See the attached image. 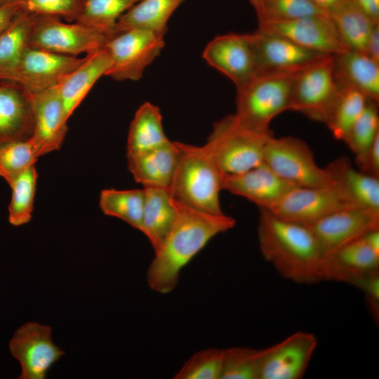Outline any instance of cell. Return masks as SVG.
Returning <instances> with one entry per match:
<instances>
[{
  "instance_id": "cell-1",
  "label": "cell",
  "mask_w": 379,
  "mask_h": 379,
  "mask_svg": "<svg viewBox=\"0 0 379 379\" xmlns=\"http://www.w3.org/2000/svg\"><path fill=\"white\" fill-rule=\"evenodd\" d=\"M174 202L177 208L175 221L154 251L147 272L149 288L161 294L175 288L181 270L209 241L236 224L234 218L225 213H205Z\"/></svg>"
},
{
  "instance_id": "cell-2",
  "label": "cell",
  "mask_w": 379,
  "mask_h": 379,
  "mask_svg": "<svg viewBox=\"0 0 379 379\" xmlns=\"http://www.w3.org/2000/svg\"><path fill=\"white\" fill-rule=\"evenodd\" d=\"M259 209L258 237L263 258L281 276L295 283L323 281L324 259L310 227Z\"/></svg>"
},
{
  "instance_id": "cell-3",
  "label": "cell",
  "mask_w": 379,
  "mask_h": 379,
  "mask_svg": "<svg viewBox=\"0 0 379 379\" xmlns=\"http://www.w3.org/2000/svg\"><path fill=\"white\" fill-rule=\"evenodd\" d=\"M176 143L179 155L168 190L173 199L200 211L224 213L220 203L224 173L203 146Z\"/></svg>"
},
{
  "instance_id": "cell-4",
  "label": "cell",
  "mask_w": 379,
  "mask_h": 379,
  "mask_svg": "<svg viewBox=\"0 0 379 379\" xmlns=\"http://www.w3.org/2000/svg\"><path fill=\"white\" fill-rule=\"evenodd\" d=\"M298 72L256 75L237 88L234 114L237 120L252 130L270 132V125L273 119L288 110Z\"/></svg>"
},
{
  "instance_id": "cell-5",
  "label": "cell",
  "mask_w": 379,
  "mask_h": 379,
  "mask_svg": "<svg viewBox=\"0 0 379 379\" xmlns=\"http://www.w3.org/2000/svg\"><path fill=\"white\" fill-rule=\"evenodd\" d=\"M272 134L241 124L234 114L216 121L204 149L224 174L239 173L262 163L265 145Z\"/></svg>"
},
{
  "instance_id": "cell-6",
  "label": "cell",
  "mask_w": 379,
  "mask_h": 379,
  "mask_svg": "<svg viewBox=\"0 0 379 379\" xmlns=\"http://www.w3.org/2000/svg\"><path fill=\"white\" fill-rule=\"evenodd\" d=\"M262 163L281 178L296 187H321L334 185L326 168L316 163L307 144L298 138L270 136L265 145Z\"/></svg>"
},
{
  "instance_id": "cell-7",
  "label": "cell",
  "mask_w": 379,
  "mask_h": 379,
  "mask_svg": "<svg viewBox=\"0 0 379 379\" xmlns=\"http://www.w3.org/2000/svg\"><path fill=\"white\" fill-rule=\"evenodd\" d=\"M339 89L334 74V55H324L296 74L288 110L324 124Z\"/></svg>"
},
{
  "instance_id": "cell-8",
  "label": "cell",
  "mask_w": 379,
  "mask_h": 379,
  "mask_svg": "<svg viewBox=\"0 0 379 379\" xmlns=\"http://www.w3.org/2000/svg\"><path fill=\"white\" fill-rule=\"evenodd\" d=\"M111 56L106 76L117 81L139 80L164 46V36L142 29L115 33L105 46Z\"/></svg>"
},
{
  "instance_id": "cell-9",
  "label": "cell",
  "mask_w": 379,
  "mask_h": 379,
  "mask_svg": "<svg viewBox=\"0 0 379 379\" xmlns=\"http://www.w3.org/2000/svg\"><path fill=\"white\" fill-rule=\"evenodd\" d=\"M350 208L357 207L333 185L295 187L262 209L279 218L308 225L335 211Z\"/></svg>"
},
{
  "instance_id": "cell-10",
  "label": "cell",
  "mask_w": 379,
  "mask_h": 379,
  "mask_svg": "<svg viewBox=\"0 0 379 379\" xmlns=\"http://www.w3.org/2000/svg\"><path fill=\"white\" fill-rule=\"evenodd\" d=\"M110 36L82 24L65 23L59 17L37 15L29 45L60 54L77 56L105 47Z\"/></svg>"
},
{
  "instance_id": "cell-11",
  "label": "cell",
  "mask_w": 379,
  "mask_h": 379,
  "mask_svg": "<svg viewBox=\"0 0 379 379\" xmlns=\"http://www.w3.org/2000/svg\"><path fill=\"white\" fill-rule=\"evenodd\" d=\"M11 355L21 366L18 379H44L50 368L65 354L52 340L50 326L27 322L20 326L8 342Z\"/></svg>"
},
{
  "instance_id": "cell-12",
  "label": "cell",
  "mask_w": 379,
  "mask_h": 379,
  "mask_svg": "<svg viewBox=\"0 0 379 379\" xmlns=\"http://www.w3.org/2000/svg\"><path fill=\"white\" fill-rule=\"evenodd\" d=\"M258 29L325 55H335L350 51L328 14L308 15L287 20L261 23L258 24Z\"/></svg>"
},
{
  "instance_id": "cell-13",
  "label": "cell",
  "mask_w": 379,
  "mask_h": 379,
  "mask_svg": "<svg viewBox=\"0 0 379 379\" xmlns=\"http://www.w3.org/2000/svg\"><path fill=\"white\" fill-rule=\"evenodd\" d=\"M307 226L317 241L325 262L344 246L379 229V212L350 208L331 213Z\"/></svg>"
},
{
  "instance_id": "cell-14",
  "label": "cell",
  "mask_w": 379,
  "mask_h": 379,
  "mask_svg": "<svg viewBox=\"0 0 379 379\" xmlns=\"http://www.w3.org/2000/svg\"><path fill=\"white\" fill-rule=\"evenodd\" d=\"M250 34L255 58V76L296 72L325 55L259 29Z\"/></svg>"
},
{
  "instance_id": "cell-15",
  "label": "cell",
  "mask_w": 379,
  "mask_h": 379,
  "mask_svg": "<svg viewBox=\"0 0 379 379\" xmlns=\"http://www.w3.org/2000/svg\"><path fill=\"white\" fill-rule=\"evenodd\" d=\"M86 59L29 46L24 51L11 80L29 94L57 86L60 79Z\"/></svg>"
},
{
  "instance_id": "cell-16",
  "label": "cell",
  "mask_w": 379,
  "mask_h": 379,
  "mask_svg": "<svg viewBox=\"0 0 379 379\" xmlns=\"http://www.w3.org/2000/svg\"><path fill=\"white\" fill-rule=\"evenodd\" d=\"M207 63L241 88L255 76L250 34H227L211 41L203 52Z\"/></svg>"
},
{
  "instance_id": "cell-17",
  "label": "cell",
  "mask_w": 379,
  "mask_h": 379,
  "mask_svg": "<svg viewBox=\"0 0 379 379\" xmlns=\"http://www.w3.org/2000/svg\"><path fill=\"white\" fill-rule=\"evenodd\" d=\"M317 344L313 333L298 331L267 347L260 379L302 378Z\"/></svg>"
},
{
  "instance_id": "cell-18",
  "label": "cell",
  "mask_w": 379,
  "mask_h": 379,
  "mask_svg": "<svg viewBox=\"0 0 379 379\" xmlns=\"http://www.w3.org/2000/svg\"><path fill=\"white\" fill-rule=\"evenodd\" d=\"M30 95L34 120L30 140L41 157L60 148L67 132V119L58 85Z\"/></svg>"
},
{
  "instance_id": "cell-19",
  "label": "cell",
  "mask_w": 379,
  "mask_h": 379,
  "mask_svg": "<svg viewBox=\"0 0 379 379\" xmlns=\"http://www.w3.org/2000/svg\"><path fill=\"white\" fill-rule=\"evenodd\" d=\"M295 187L264 163L239 173L224 174L222 180V190L244 197L259 208H267Z\"/></svg>"
},
{
  "instance_id": "cell-20",
  "label": "cell",
  "mask_w": 379,
  "mask_h": 379,
  "mask_svg": "<svg viewBox=\"0 0 379 379\" xmlns=\"http://www.w3.org/2000/svg\"><path fill=\"white\" fill-rule=\"evenodd\" d=\"M34 127L30 94L15 81L0 79V143L29 140Z\"/></svg>"
},
{
  "instance_id": "cell-21",
  "label": "cell",
  "mask_w": 379,
  "mask_h": 379,
  "mask_svg": "<svg viewBox=\"0 0 379 379\" xmlns=\"http://www.w3.org/2000/svg\"><path fill=\"white\" fill-rule=\"evenodd\" d=\"M110 65L111 56L105 46L87 54L79 66L60 79L59 95L67 120L98 79L106 76Z\"/></svg>"
},
{
  "instance_id": "cell-22",
  "label": "cell",
  "mask_w": 379,
  "mask_h": 379,
  "mask_svg": "<svg viewBox=\"0 0 379 379\" xmlns=\"http://www.w3.org/2000/svg\"><path fill=\"white\" fill-rule=\"evenodd\" d=\"M178 148L176 142L147 151L127 154L128 168L135 180L145 187L169 190L175 171Z\"/></svg>"
},
{
  "instance_id": "cell-23",
  "label": "cell",
  "mask_w": 379,
  "mask_h": 379,
  "mask_svg": "<svg viewBox=\"0 0 379 379\" xmlns=\"http://www.w3.org/2000/svg\"><path fill=\"white\" fill-rule=\"evenodd\" d=\"M379 271V253L362 237L340 248L324 265V280L354 284L359 279Z\"/></svg>"
},
{
  "instance_id": "cell-24",
  "label": "cell",
  "mask_w": 379,
  "mask_h": 379,
  "mask_svg": "<svg viewBox=\"0 0 379 379\" xmlns=\"http://www.w3.org/2000/svg\"><path fill=\"white\" fill-rule=\"evenodd\" d=\"M335 185L357 208L379 212V178L353 167L340 157L326 167Z\"/></svg>"
},
{
  "instance_id": "cell-25",
  "label": "cell",
  "mask_w": 379,
  "mask_h": 379,
  "mask_svg": "<svg viewBox=\"0 0 379 379\" xmlns=\"http://www.w3.org/2000/svg\"><path fill=\"white\" fill-rule=\"evenodd\" d=\"M334 74L339 86L354 87L378 102L379 63L367 54L350 50L335 55Z\"/></svg>"
},
{
  "instance_id": "cell-26",
  "label": "cell",
  "mask_w": 379,
  "mask_h": 379,
  "mask_svg": "<svg viewBox=\"0 0 379 379\" xmlns=\"http://www.w3.org/2000/svg\"><path fill=\"white\" fill-rule=\"evenodd\" d=\"M141 232L157 251L172 228L177 208L168 190L145 187Z\"/></svg>"
},
{
  "instance_id": "cell-27",
  "label": "cell",
  "mask_w": 379,
  "mask_h": 379,
  "mask_svg": "<svg viewBox=\"0 0 379 379\" xmlns=\"http://www.w3.org/2000/svg\"><path fill=\"white\" fill-rule=\"evenodd\" d=\"M185 1L139 0L119 19L115 33L142 29L164 36L171 16Z\"/></svg>"
},
{
  "instance_id": "cell-28",
  "label": "cell",
  "mask_w": 379,
  "mask_h": 379,
  "mask_svg": "<svg viewBox=\"0 0 379 379\" xmlns=\"http://www.w3.org/2000/svg\"><path fill=\"white\" fill-rule=\"evenodd\" d=\"M37 15L18 11L0 35V79L11 80L21 57L29 46Z\"/></svg>"
},
{
  "instance_id": "cell-29",
  "label": "cell",
  "mask_w": 379,
  "mask_h": 379,
  "mask_svg": "<svg viewBox=\"0 0 379 379\" xmlns=\"http://www.w3.org/2000/svg\"><path fill=\"white\" fill-rule=\"evenodd\" d=\"M171 140L165 134L159 108L146 102L132 120L127 138V154H135L162 146Z\"/></svg>"
},
{
  "instance_id": "cell-30",
  "label": "cell",
  "mask_w": 379,
  "mask_h": 379,
  "mask_svg": "<svg viewBox=\"0 0 379 379\" xmlns=\"http://www.w3.org/2000/svg\"><path fill=\"white\" fill-rule=\"evenodd\" d=\"M328 15L349 50L366 54L367 40L375 22H373L353 0L346 1Z\"/></svg>"
},
{
  "instance_id": "cell-31",
  "label": "cell",
  "mask_w": 379,
  "mask_h": 379,
  "mask_svg": "<svg viewBox=\"0 0 379 379\" xmlns=\"http://www.w3.org/2000/svg\"><path fill=\"white\" fill-rule=\"evenodd\" d=\"M368 100L363 92L354 87L340 86L337 98L324 123L337 140L343 141L364 110Z\"/></svg>"
},
{
  "instance_id": "cell-32",
  "label": "cell",
  "mask_w": 379,
  "mask_h": 379,
  "mask_svg": "<svg viewBox=\"0 0 379 379\" xmlns=\"http://www.w3.org/2000/svg\"><path fill=\"white\" fill-rule=\"evenodd\" d=\"M138 1L81 0L75 22L111 37L119 19Z\"/></svg>"
},
{
  "instance_id": "cell-33",
  "label": "cell",
  "mask_w": 379,
  "mask_h": 379,
  "mask_svg": "<svg viewBox=\"0 0 379 379\" xmlns=\"http://www.w3.org/2000/svg\"><path fill=\"white\" fill-rule=\"evenodd\" d=\"M144 201V189H106L100 193L99 205L104 214L119 218L141 231Z\"/></svg>"
},
{
  "instance_id": "cell-34",
  "label": "cell",
  "mask_w": 379,
  "mask_h": 379,
  "mask_svg": "<svg viewBox=\"0 0 379 379\" xmlns=\"http://www.w3.org/2000/svg\"><path fill=\"white\" fill-rule=\"evenodd\" d=\"M37 172L32 166L10 184L12 190L8 205V221L13 226H21L32 219L36 192Z\"/></svg>"
},
{
  "instance_id": "cell-35",
  "label": "cell",
  "mask_w": 379,
  "mask_h": 379,
  "mask_svg": "<svg viewBox=\"0 0 379 379\" xmlns=\"http://www.w3.org/2000/svg\"><path fill=\"white\" fill-rule=\"evenodd\" d=\"M378 137H379L378 102L368 100L364 110L343 140L354 154L356 164L362 160Z\"/></svg>"
},
{
  "instance_id": "cell-36",
  "label": "cell",
  "mask_w": 379,
  "mask_h": 379,
  "mask_svg": "<svg viewBox=\"0 0 379 379\" xmlns=\"http://www.w3.org/2000/svg\"><path fill=\"white\" fill-rule=\"evenodd\" d=\"M267 348L248 347L225 349L220 379H260Z\"/></svg>"
},
{
  "instance_id": "cell-37",
  "label": "cell",
  "mask_w": 379,
  "mask_h": 379,
  "mask_svg": "<svg viewBox=\"0 0 379 379\" xmlns=\"http://www.w3.org/2000/svg\"><path fill=\"white\" fill-rule=\"evenodd\" d=\"M249 1L255 12L258 24L287 20L308 15L326 14L310 0H249Z\"/></svg>"
},
{
  "instance_id": "cell-38",
  "label": "cell",
  "mask_w": 379,
  "mask_h": 379,
  "mask_svg": "<svg viewBox=\"0 0 379 379\" xmlns=\"http://www.w3.org/2000/svg\"><path fill=\"white\" fill-rule=\"evenodd\" d=\"M39 157L30 139L0 143V176L9 185L34 166Z\"/></svg>"
},
{
  "instance_id": "cell-39",
  "label": "cell",
  "mask_w": 379,
  "mask_h": 379,
  "mask_svg": "<svg viewBox=\"0 0 379 379\" xmlns=\"http://www.w3.org/2000/svg\"><path fill=\"white\" fill-rule=\"evenodd\" d=\"M225 349L208 348L194 354L174 375L175 379H220Z\"/></svg>"
},
{
  "instance_id": "cell-40",
  "label": "cell",
  "mask_w": 379,
  "mask_h": 379,
  "mask_svg": "<svg viewBox=\"0 0 379 379\" xmlns=\"http://www.w3.org/2000/svg\"><path fill=\"white\" fill-rule=\"evenodd\" d=\"M81 0H15L18 10L37 15L75 21Z\"/></svg>"
},
{
  "instance_id": "cell-41",
  "label": "cell",
  "mask_w": 379,
  "mask_h": 379,
  "mask_svg": "<svg viewBox=\"0 0 379 379\" xmlns=\"http://www.w3.org/2000/svg\"><path fill=\"white\" fill-rule=\"evenodd\" d=\"M365 294L366 302L374 319L379 317V271L366 274L354 284Z\"/></svg>"
},
{
  "instance_id": "cell-42",
  "label": "cell",
  "mask_w": 379,
  "mask_h": 379,
  "mask_svg": "<svg viewBox=\"0 0 379 379\" xmlns=\"http://www.w3.org/2000/svg\"><path fill=\"white\" fill-rule=\"evenodd\" d=\"M357 166L359 170L379 178V137Z\"/></svg>"
},
{
  "instance_id": "cell-43",
  "label": "cell",
  "mask_w": 379,
  "mask_h": 379,
  "mask_svg": "<svg viewBox=\"0 0 379 379\" xmlns=\"http://www.w3.org/2000/svg\"><path fill=\"white\" fill-rule=\"evenodd\" d=\"M366 54L379 63V23H375L372 27L367 40Z\"/></svg>"
},
{
  "instance_id": "cell-44",
  "label": "cell",
  "mask_w": 379,
  "mask_h": 379,
  "mask_svg": "<svg viewBox=\"0 0 379 379\" xmlns=\"http://www.w3.org/2000/svg\"><path fill=\"white\" fill-rule=\"evenodd\" d=\"M18 11L15 0L0 6V35L11 22Z\"/></svg>"
},
{
  "instance_id": "cell-45",
  "label": "cell",
  "mask_w": 379,
  "mask_h": 379,
  "mask_svg": "<svg viewBox=\"0 0 379 379\" xmlns=\"http://www.w3.org/2000/svg\"><path fill=\"white\" fill-rule=\"evenodd\" d=\"M353 1L373 22H379V0Z\"/></svg>"
},
{
  "instance_id": "cell-46",
  "label": "cell",
  "mask_w": 379,
  "mask_h": 379,
  "mask_svg": "<svg viewBox=\"0 0 379 379\" xmlns=\"http://www.w3.org/2000/svg\"><path fill=\"white\" fill-rule=\"evenodd\" d=\"M315 6L326 14H329L338 7L349 0H310Z\"/></svg>"
},
{
  "instance_id": "cell-47",
  "label": "cell",
  "mask_w": 379,
  "mask_h": 379,
  "mask_svg": "<svg viewBox=\"0 0 379 379\" xmlns=\"http://www.w3.org/2000/svg\"><path fill=\"white\" fill-rule=\"evenodd\" d=\"M362 238L373 250L379 253V229L367 232Z\"/></svg>"
},
{
  "instance_id": "cell-48",
  "label": "cell",
  "mask_w": 379,
  "mask_h": 379,
  "mask_svg": "<svg viewBox=\"0 0 379 379\" xmlns=\"http://www.w3.org/2000/svg\"><path fill=\"white\" fill-rule=\"evenodd\" d=\"M14 0H0V6H2L11 1H13Z\"/></svg>"
}]
</instances>
